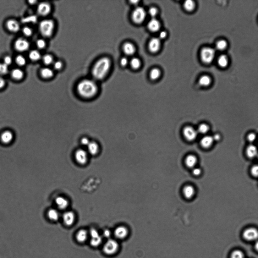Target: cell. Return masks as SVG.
Masks as SVG:
<instances>
[{"label":"cell","mask_w":258,"mask_h":258,"mask_svg":"<svg viewBox=\"0 0 258 258\" xmlns=\"http://www.w3.org/2000/svg\"><path fill=\"white\" fill-rule=\"evenodd\" d=\"M29 3L31 5H34L36 4V3H37V1H35V0H30V1H28Z\"/></svg>","instance_id":"obj_58"},{"label":"cell","mask_w":258,"mask_h":258,"mask_svg":"<svg viewBox=\"0 0 258 258\" xmlns=\"http://www.w3.org/2000/svg\"><path fill=\"white\" fill-rule=\"evenodd\" d=\"M123 50L124 53L128 56L134 55L135 52V47L131 43L126 42L123 46Z\"/></svg>","instance_id":"obj_22"},{"label":"cell","mask_w":258,"mask_h":258,"mask_svg":"<svg viewBox=\"0 0 258 258\" xmlns=\"http://www.w3.org/2000/svg\"><path fill=\"white\" fill-rule=\"evenodd\" d=\"M197 159L194 155H190L186 157L185 163L187 167L190 168H194L197 164Z\"/></svg>","instance_id":"obj_26"},{"label":"cell","mask_w":258,"mask_h":258,"mask_svg":"<svg viewBox=\"0 0 258 258\" xmlns=\"http://www.w3.org/2000/svg\"><path fill=\"white\" fill-rule=\"evenodd\" d=\"M41 59L42 63L46 66H48L53 64L54 62V58L53 55L50 54H46L42 57Z\"/></svg>","instance_id":"obj_29"},{"label":"cell","mask_w":258,"mask_h":258,"mask_svg":"<svg viewBox=\"0 0 258 258\" xmlns=\"http://www.w3.org/2000/svg\"><path fill=\"white\" fill-rule=\"evenodd\" d=\"M12 78L16 81H19L23 79L24 73L23 70L19 69H15L11 72Z\"/></svg>","instance_id":"obj_25"},{"label":"cell","mask_w":258,"mask_h":258,"mask_svg":"<svg viewBox=\"0 0 258 258\" xmlns=\"http://www.w3.org/2000/svg\"><path fill=\"white\" fill-rule=\"evenodd\" d=\"M111 61L107 57L99 59L91 69V74L93 80L102 81L106 77L111 67Z\"/></svg>","instance_id":"obj_1"},{"label":"cell","mask_w":258,"mask_h":258,"mask_svg":"<svg viewBox=\"0 0 258 258\" xmlns=\"http://www.w3.org/2000/svg\"><path fill=\"white\" fill-rule=\"evenodd\" d=\"M256 135L254 133H251L249 134L248 136V140L250 142H253L255 140Z\"/></svg>","instance_id":"obj_53"},{"label":"cell","mask_w":258,"mask_h":258,"mask_svg":"<svg viewBox=\"0 0 258 258\" xmlns=\"http://www.w3.org/2000/svg\"><path fill=\"white\" fill-rule=\"evenodd\" d=\"M110 232L108 230H107L104 231V235L106 237H108L110 236Z\"/></svg>","instance_id":"obj_57"},{"label":"cell","mask_w":258,"mask_h":258,"mask_svg":"<svg viewBox=\"0 0 258 258\" xmlns=\"http://www.w3.org/2000/svg\"><path fill=\"white\" fill-rule=\"evenodd\" d=\"M138 1H131V3H133V4H136V3H138Z\"/></svg>","instance_id":"obj_59"},{"label":"cell","mask_w":258,"mask_h":258,"mask_svg":"<svg viewBox=\"0 0 258 258\" xmlns=\"http://www.w3.org/2000/svg\"><path fill=\"white\" fill-rule=\"evenodd\" d=\"M88 233L86 230L81 229L78 231L76 235V239L78 242L83 244L87 241Z\"/></svg>","instance_id":"obj_21"},{"label":"cell","mask_w":258,"mask_h":258,"mask_svg":"<svg viewBox=\"0 0 258 258\" xmlns=\"http://www.w3.org/2000/svg\"><path fill=\"white\" fill-rule=\"evenodd\" d=\"M228 63V60L227 56L222 55L219 57L218 59V63L220 67L225 68L227 67Z\"/></svg>","instance_id":"obj_33"},{"label":"cell","mask_w":258,"mask_h":258,"mask_svg":"<svg viewBox=\"0 0 258 258\" xmlns=\"http://www.w3.org/2000/svg\"><path fill=\"white\" fill-rule=\"evenodd\" d=\"M184 7L186 10L191 12L195 8V3L192 0H187L185 2Z\"/></svg>","instance_id":"obj_34"},{"label":"cell","mask_w":258,"mask_h":258,"mask_svg":"<svg viewBox=\"0 0 258 258\" xmlns=\"http://www.w3.org/2000/svg\"><path fill=\"white\" fill-rule=\"evenodd\" d=\"M227 46V43L225 41L222 40L218 41L216 44L217 49L220 50H225Z\"/></svg>","instance_id":"obj_39"},{"label":"cell","mask_w":258,"mask_h":258,"mask_svg":"<svg viewBox=\"0 0 258 258\" xmlns=\"http://www.w3.org/2000/svg\"><path fill=\"white\" fill-rule=\"evenodd\" d=\"M53 67L56 70L59 71L62 69L63 67V63L61 60L54 61L53 63Z\"/></svg>","instance_id":"obj_43"},{"label":"cell","mask_w":258,"mask_h":258,"mask_svg":"<svg viewBox=\"0 0 258 258\" xmlns=\"http://www.w3.org/2000/svg\"><path fill=\"white\" fill-rule=\"evenodd\" d=\"M36 46L39 49H43L47 45L46 42L43 39H39L36 41Z\"/></svg>","instance_id":"obj_38"},{"label":"cell","mask_w":258,"mask_h":258,"mask_svg":"<svg viewBox=\"0 0 258 258\" xmlns=\"http://www.w3.org/2000/svg\"><path fill=\"white\" fill-rule=\"evenodd\" d=\"M39 73L41 77L43 79L46 80L51 79L54 75L53 70L48 67H45L41 69Z\"/></svg>","instance_id":"obj_18"},{"label":"cell","mask_w":258,"mask_h":258,"mask_svg":"<svg viewBox=\"0 0 258 258\" xmlns=\"http://www.w3.org/2000/svg\"><path fill=\"white\" fill-rule=\"evenodd\" d=\"M30 47V43L27 40L24 38H19L14 42L15 49L18 52H24L27 51Z\"/></svg>","instance_id":"obj_8"},{"label":"cell","mask_w":258,"mask_h":258,"mask_svg":"<svg viewBox=\"0 0 258 258\" xmlns=\"http://www.w3.org/2000/svg\"><path fill=\"white\" fill-rule=\"evenodd\" d=\"M12 62L13 59L12 57L9 56H6L3 59V63L8 66L12 64Z\"/></svg>","instance_id":"obj_47"},{"label":"cell","mask_w":258,"mask_h":258,"mask_svg":"<svg viewBox=\"0 0 258 258\" xmlns=\"http://www.w3.org/2000/svg\"><path fill=\"white\" fill-rule=\"evenodd\" d=\"M90 235L91 238L97 237L100 235H99L98 231L95 229H92L90 231Z\"/></svg>","instance_id":"obj_51"},{"label":"cell","mask_w":258,"mask_h":258,"mask_svg":"<svg viewBox=\"0 0 258 258\" xmlns=\"http://www.w3.org/2000/svg\"><path fill=\"white\" fill-rule=\"evenodd\" d=\"M14 134L10 130H5L3 131L1 134L0 139L3 144H10L14 139Z\"/></svg>","instance_id":"obj_17"},{"label":"cell","mask_w":258,"mask_h":258,"mask_svg":"<svg viewBox=\"0 0 258 258\" xmlns=\"http://www.w3.org/2000/svg\"><path fill=\"white\" fill-rule=\"evenodd\" d=\"M8 72V66L3 63H0V75H5Z\"/></svg>","instance_id":"obj_42"},{"label":"cell","mask_w":258,"mask_h":258,"mask_svg":"<svg viewBox=\"0 0 258 258\" xmlns=\"http://www.w3.org/2000/svg\"><path fill=\"white\" fill-rule=\"evenodd\" d=\"M91 141L87 137H83L82 138L81 140V143L83 146L86 147L90 143Z\"/></svg>","instance_id":"obj_48"},{"label":"cell","mask_w":258,"mask_h":258,"mask_svg":"<svg viewBox=\"0 0 258 258\" xmlns=\"http://www.w3.org/2000/svg\"><path fill=\"white\" fill-rule=\"evenodd\" d=\"M212 136H206L202 138L200 143L201 145L203 148H208L212 145L214 142Z\"/></svg>","instance_id":"obj_24"},{"label":"cell","mask_w":258,"mask_h":258,"mask_svg":"<svg viewBox=\"0 0 258 258\" xmlns=\"http://www.w3.org/2000/svg\"><path fill=\"white\" fill-rule=\"evenodd\" d=\"M252 175L254 177H257L258 174V167L257 165L253 166L251 170Z\"/></svg>","instance_id":"obj_49"},{"label":"cell","mask_w":258,"mask_h":258,"mask_svg":"<svg viewBox=\"0 0 258 258\" xmlns=\"http://www.w3.org/2000/svg\"><path fill=\"white\" fill-rule=\"evenodd\" d=\"M118 244L116 241L113 239H110L107 242L103 247V251L108 255L114 254L118 249Z\"/></svg>","instance_id":"obj_6"},{"label":"cell","mask_w":258,"mask_h":258,"mask_svg":"<svg viewBox=\"0 0 258 258\" xmlns=\"http://www.w3.org/2000/svg\"><path fill=\"white\" fill-rule=\"evenodd\" d=\"M212 138L214 141H218L220 140L221 136L219 134H216L212 136Z\"/></svg>","instance_id":"obj_56"},{"label":"cell","mask_w":258,"mask_h":258,"mask_svg":"<svg viewBox=\"0 0 258 258\" xmlns=\"http://www.w3.org/2000/svg\"><path fill=\"white\" fill-rule=\"evenodd\" d=\"M55 202L57 206L61 209H66L69 205L68 201L63 197H58L56 198Z\"/></svg>","instance_id":"obj_23"},{"label":"cell","mask_w":258,"mask_h":258,"mask_svg":"<svg viewBox=\"0 0 258 258\" xmlns=\"http://www.w3.org/2000/svg\"><path fill=\"white\" fill-rule=\"evenodd\" d=\"M129 234V230L124 226L120 225L116 228L114 234L117 238L123 239L126 238Z\"/></svg>","instance_id":"obj_12"},{"label":"cell","mask_w":258,"mask_h":258,"mask_svg":"<svg viewBox=\"0 0 258 258\" xmlns=\"http://www.w3.org/2000/svg\"><path fill=\"white\" fill-rule=\"evenodd\" d=\"M25 20L26 22L35 24L38 21V18H37V16L35 15H31L27 17V18H26Z\"/></svg>","instance_id":"obj_45"},{"label":"cell","mask_w":258,"mask_h":258,"mask_svg":"<svg viewBox=\"0 0 258 258\" xmlns=\"http://www.w3.org/2000/svg\"><path fill=\"white\" fill-rule=\"evenodd\" d=\"M258 235L257 229L255 228H250L247 229L244 232L243 236L246 240L253 241L257 239Z\"/></svg>","instance_id":"obj_11"},{"label":"cell","mask_w":258,"mask_h":258,"mask_svg":"<svg viewBox=\"0 0 258 258\" xmlns=\"http://www.w3.org/2000/svg\"><path fill=\"white\" fill-rule=\"evenodd\" d=\"M201 170L199 168L194 167L192 170V173L196 176H199L201 175Z\"/></svg>","instance_id":"obj_50"},{"label":"cell","mask_w":258,"mask_h":258,"mask_svg":"<svg viewBox=\"0 0 258 258\" xmlns=\"http://www.w3.org/2000/svg\"><path fill=\"white\" fill-rule=\"evenodd\" d=\"M88 154L86 151L83 149H78L74 155L76 161L81 165L85 164L87 162Z\"/></svg>","instance_id":"obj_9"},{"label":"cell","mask_w":258,"mask_h":258,"mask_svg":"<svg viewBox=\"0 0 258 258\" xmlns=\"http://www.w3.org/2000/svg\"><path fill=\"white\" fill-rule=\"evenodd\" d=\"M22 32L23 35L27 37L31 36L33 33L32 29L31 28L28 27V26H25V27H24L22 29Z\"/></svg>","instance_id":"obj_40"},{"label":"cell","mask_w":258,"mask_h":258,"mask_svg":"<svg viewBox=\"0 0 258 258\" xmlns=\"http://www.w3.org/2000/svg\"><path fill=\"white\" fill-rule=\"evenodd\" d=\"M211 82V78L207 75L201 76L199 80L200 85L203 87L208 86L210 85Z\"/></svg>","instance_id":"obj_32"},{"label":"cell","mask_w":258,"mask_h":258,"mask_svg":"<svg viewBox=\"0 0 258 258\" xmlns=\"http://www.w3.org/2000/svg\"><path fill=\"white\" fill-rule=\"evenodd\" d=\"M6 27L8 31L14 33L18 32L20 29L19 23L14 19H11L7 20Z\"/></svg>","instance_id":"obj_14"},{"label":"cell","mask_w":258,"mask_h":258,"mask_svg":"<svg viewBox=\"0 0 258 258\" xmlns=\"http://www.w3.org/2000/svg\"><path fill=\"white\" fill-rule=\"evenodd\" d=\"M231 258H244V254L240 250H235L232 253Z\"/></svg>","instance_id":"obj_44"},{"label":"cell","mask_w":258,"mask_h":258,"mask_svg":"<svg viewBox=\"0 0 258 258\" xmlns=\"http://www.w3.org/2000/svg\"><path fill=\"white\" fill-rule=\"evenodd\" d=\"M209 127L208 125L205 124H202L200 125L198 128V131L201 134H206L209 130Z\"/></svg>","instance_id":"obj_41"},{"label":"cell","mask_w":258,"mask_h":258,"mask_svg":"<svg viewBox=\"0 0 258 258\" xmlns=\"http://www.w3.org/2000/svg\"><path fill=\"white\" fill-rule=\"evenodd\" d=\"M161 47L160 40L159 38H153L149 41L148 48L149 51L152 53H156L160 49Z\"/></svg>","instance_id":"obj_13"},{"label":"cell","mask_w":258,"mask_h":258,"mask_svg":"<svg viewBox=\"0 0 258 258\" xmlns=\"http://www.w3.org/2000/svg\"><path fill=\"white\" fill-rule=\"evenodd\" d=\"M146 16V12L145 9L141 7L136 8L132 14L133 21L136 24H140L143 22Z\"/></svg>","instance_id":"obj_4"},{"label":"cell","mask_w":258,"mask_h":258,"mask_svg":"<svg viewBox=\"0 0 258 258\" xmlns=\"http://www.w3.org/2000/svg\"><path fill=\"white\" fill-rule=\"evenodd\" d=\"M47 216L50 220L56 221L58 220L59 214L58 212L55 209H52L48 211Z\"/></svg>","instance_id":"obj_31"},{"label":"cell","mask_w":258,"mask_h":258,"mask_svg":"<svg viewBox=\"0 0 258 258\" xmlns=\"http://www.w3.org/2000/svg\"><path fill=\"white\" fill-rule=\"evenodd\" d=\"M197 132L191 126H187L183 129V134L184 137L188 141L195 140L197 136Z\"/></svg>","instance_id":"obj_10"},{"label":"cell","mask_w":258,"mask_h":258,"mask_svg":"<svg viewBox=\"0 0 258 258\" xmlns=\"http://www.w3.org/2000/svg\"><path fill=\"white\" fill-rule=\"evenodd\" d=\"M55 22L51 19L42 20L39 23V31L44 38H48L52 36L55 31Z\"/></svg>","instance_id":"obj_3"},{"label":"cell","mask_w":258,"mask_h":258,"mask_svg":"<svg viewBox=\"0 0 258 258\" xmlns=\"http://www.w3.org/2000/svg\"><path fill=\"white\" fill-rule=\"evenodd\" d=\"M77 91L80 96L85 98H91L98 94L99 87L94 80L85 79L78 83Z\"/></svg>","instance_id":"obj_2"},{"label":"cell","mask_w":258,"mask_h":258,"mask_svg":"<svg viewBox=\"0 0 258 258\" xmlns=\"http://www.w3.org/2000/svg\"><path fill=\"white\" fill-rule=\"evenodd\" d=\"M215 53V50L212 48H203L200 54L202 61L206 63H211L214 58Z\"/></svg>","instance_id":"obj_5"},{"label":"cell","mask_w":258,"mask_h":258,"mask_svg":"<svg viewBox=\"0 0 258 258\" xmlns=\"http://www.w3.org/2000/svg\"><path fill=\"white\" fill-rule=\"evenodd\" d=\"M160 23L156 18H152L147 24L148 29L152 32H156L160 30Z\"/></svg>","instance_id":"obj_19"},{"label":"cell","mask_w":258,"mask_h":258,"mask_svg":"<svg viewBox=\"0 0 258 258\" xmlns=\"http://www.w3.org/2000/svg\"><path fill=\"white\" fill-rule=\"evenodd\" d=\"M195 193V188L191 185H187L184 187L183 189V194L186 199H190L194 197Z\"/></svg>","instance_id":"obj_20"},{"label":"cell","mask_w":258,"mask_h":258,"mask_svg":"<svg viewBox=\"0 0 258 258\" xmlns=\"http://www.w3.org/2000/svg\"><path fill=\"white\" fill-rule=\"evenodd\" d=\"M15 62L16 64L20 67L25 66L27 62L25 57L21 55L17 56L15 59Z\"/></svg>","instance_id":"obj_36"},{"label":"cell","mask_w":258,"mask_h":258,"mask_svg":"<svg viewBox=\"0 0 258 258\" xmlns=\"http://www.w3.org/2000/svg\"><path fill=\"white\" fill-rule=\"evenodd\" d=\"M161 73L159 69L154 68L151 70L149 74L150 79L152 81H156L159 79Z\"/></svg>","instance_id":"obj_30"},{"label":"cell","mask_w":258,"mask_h":258,"mask_svg":"<svg viewBox=\"0 0 258 258\" xmlns=\"http://www.w3.org/2000/svg\"><path fill=\"white\" fill-rule=\"evenodd\" d=\"M131 66L134 69H138L141 66V63L137 58H134L130 62Z\"/></svg>","instance_id":"obj_37"},{"label":"cell","mask_w":258,"mask_h":258,"mask_svg":"<svg viewBox=\"0 0 258 258\" xmlns=\"http://www.w3.org/2000/svg\"><path fill=\"white\" fill-rule=\"evenodd\" d=\"M246 154L249 158H253L257 156V149L255 145H250L246 149Z\"/></svg>","instance_id":"obj_28"},{"label":"cell","mask_w":258,"mask_h":258,"mask_svg":"<svg viewBox=\"0 0 258 258\" xmlns=\"http://www.w3.org/2000/svg\"><path fill=\"white\" fill-rule=\"evenodd\" d=\"M129 61L126 58L124 57L121 59L120 61L121 64L122 66H126L128 64Z\"/></svg>","instance_id":"obj_52"},{"label":"cell","mask_w":258,"mask_h":258,"mask_svg":"<svg viewBox=\"0 0 258 258\" xmlns=\"http://www.w3.org/2000/svg\"><path fill=\"white\" fill-rule=\"evenodd\" d=\"M158 12L157 9L155 7H152L149 9V14L152 18H156L155 17L157 14Z\"/></svg>","instance_id":"obj_46"},{"label":"cell","mask_w":258,"mask_h":258,"mask_svg":"<svg viewBox=\"0 0 258 258\" xmlns=\"http://www.w3.org/2000/svg\"><path fill=\"white\" fill-rule=\"evenodd\" d=\"M63 223L68 227H70L74 223L75 220V215L72 211H67L63 216Z\"/></svg>","instance_id":"obj_16"},{"label":"cell","mask_w":258,"mask_h":258,"mask_svg":"<svg viewBox=\"0 0 258 258\" xmlns=\"http://www.w3.org/2000/svg\"><path fill=\"white\" fill-rule=\"evenodd\" d=\"M29 58L33 62H37L41 59L42 56L40 52L37 50H33L29 54Z\"/></svg>","instance_id":"obj_27"},{"label":"cell","mask_w":258,"mask_h":258,"mask_svg":"<svg viewBox=\"0 0 258 258\" xmlns=\"http://www.w3.org/2000/svg\"><path fill=\"white\" fill-rule=\"evenodd\" d=\"M167 36V33L165 31H162L159 34V39H163Z\"/></svg>","instance_id":"obj_55"},{"label":"cell","mask_w":258,"mask_h":258,"mask_svg":"<svg viewBox=\"0 0 258 258\" xmlns=\"http://www.w3.org/2000/svg\"><path fill=\"white\" fill-rule=\"evenodd\" d=\"M5 84V80L3 78L0 77V89H3L4 87Z\"/></svg>","instance_id":"obj_54"},{"label":"cell","mask_w":258,"mask_h":258,"mask_svg":"<svg viewBox=\"0 0 258 258\" xmlns=\"http://www.w3.org/2000/svg\"><path fill=\"white\" fill-rule=\"evenodd\" d=\"M86 147L88 154L91 156H96L100 152V145L96 142L91 141Z\"/></svg>","instance_id":"obj_15"},{"label":"cell","mask_w":258,"mask_h":258,"mask_svg":"<svg viewBox=\"0 0 258 258\" xmlns=\"http://www.w3.org/2000/svg\"><path fill=\"white\" fill-rule=\"evenodd\" d=\"M52 7L51 4L47 2H42L38 3L37 7L36 12L39 16L46 17L51 13Z\"/></svg>","instance_id":"obj_7"},{"label":"cell","mask_w":258,"mask_h":258,"mask_svg":"<svg viewBox=\"0 0 258 258\" xmlns=\"http://www.w3.org/2000/svg\"><path fill=\"white\" fill-rule=\"evenodd\" d=\"M102 242V237L100 235H99L98 236L91 238L90 240V244L91 246L96 247L100 245Z\"/></svg>","instance_id":"obj_35"}]
</instances>
